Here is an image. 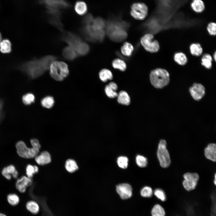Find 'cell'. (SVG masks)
<instances>
[{
    "label": "cell",
    "mask_w": 216,
    "mask_h": 216,
    "mask_svg": "<svg viewBox=\"0 0 216 216\" xmlns=\"http://www.w3.org/2000/svg\"><path fill=\"white\" fill-rule=\"evenodd\" d=\"M74 50L78 55L83 56L88 53L89 47L86 43L82 41L75 47Z\"/></svg>",
    "instance_id": "cell-22"
},
{
    "label": "cell",
    "mask_w": 216,
    "mask_h": 216,
    "mask_svg": "<svg viewBox=\"0 0 216 216\" xmlns=\"http://www.w3.org/2000/svg\"><path fill=\"white\" fill-rule=\"evenodd\" d=\"M32 183L31 178L23 176L17 179L16 183V187L20 192L23 193L26 191L27 187L31 185Z\"/></svg>",
    "instance_id": "cell-15"
},
{
    "label": "cell",
    "mask_w": 216,
    "mask_h": 216,
    "mask_svg": "<svg viewBox=\"0 0 216 216\" xmlns=\"http://www.w3.org/2000/svg\"><path fill=\"white\" fill-rule=\"evenodd\" d=\"M50 68L51 76L56 81H62L69 74L68 65L62 62L54 61L51 64Z\"/></svg>",
    "instance_id": "cell-4"
},
{
    "label": "cell",
    "mask_w": 216,
    "mask_h": 216,
    "mask_svg": "<svg viewBox=\"0 0 216 216\" xmlns=\"http://www.w3.org/2000/svg\"><path fill=\"white\" fill-rule=\"evenodd\" d=\"M12 51V44L8 39H2L0 43V51L4 54L9 53Z\"/></svg>",
    "instance_id": "cell-23"
},
{
    "label": "cell",
    "mask_w": 216,
    "mask_h": 216,
    "mask_svg": "<svg viewBox=\"0 0 216 216\" xmlns=\"http://www.w3.org/2000/svg\"><path fill=\"white\" fill-rule=\"evenodd\" d=\"M62 53L64 58L69 61L74 60L78 56L74 49L69 46L63 49Z\"/></svg>",
    "instance_id": "cell-19"
},
{
    "label": "cell",
    "mask_w": 216,
    "mask_h": 216,
    "mask_svg": "<svg viewBox=\"0 0 216 216\" xmlns=\"http://www.w3.org/2000/svg\"><path fill=\"white\" fill-rule=\"evenodd\" d=\"M205 155L206 158L214 162L216 160V146L215 143L208 145L205 149Z\"/></svg>",
    "instance_id": "cell-17"
},
{
    "label": "cell",
    "mask_w": 216,
    "mask_h": 216,
    "mask_svg": "<svg viewBox=\"0 0 216 216\" xmlns=\"http://www.w3.org/2000/svg\"><path fill=\"white\" fill-rule=\"evenodd\" d=\"M99 77L102 81L106 82L108 80H111L113 78V75L110 70L108 69H104L99 72Z\"/></svg>",
    "instance_id": "cell-30"
},
{
    "label": "cell",
    "mask_w": 216,
    "mask_h": 216,
    "mask_svg": "<svg viewBox=\"0 0 216 216\" xmlns=\"http://www.w3.org/2000/svg\"><path fill=\"white\" fill-rule=\"evenodd\" d=\"M27 209L31 213L33 214H37L39 211V206L35 201H30L26 204Z\"/></svg>",
    "instance_id": "cell-33"
},
{
    "label": "cell",
    "mask_w": 216,
    "mask_h": 216,
    "mask_svg": "<svg viewBox=\"0 0 216 216\" xmlns=\"http://www.w3.org/2000/svg\"><path fill=\"white\" fill-rule=\"evenodd\" d=\"M65 167L66 170L70 173H73L78 169L76 162L72 159H68L66 161Z\"/></svg>",
    "instance_id": "cell-28"
},
{
    "label": "cell",
    "mask_w": 216,
    "mask_h": 216,
    "mask_svg": "<svg viewBox=\"0 0 216 216\" xmlns=\"http://www.w3.org/2000/svg\"><path fill=\"white\" fill-rule=\"evenodd\" d=\"M94 18L91 14H88L86 15L82 19V23L84 25L91 24Z\"/></svg>",
    "instance_id": "cell-45"
},
{
    "label": "cell",
    "mask_w": 216,
    "mask_h": 216,
    "mask_svg": "<svg viewBox=\"0 0 216 216\" xmlns=\"http://www.w3.org/2000/svg\"><path fill=\"white\" fill-rule=\"evenodd\" d=\"M213 58L214 59V60L216 61V53L215 52L214 54L213 55Z\"/></svg>",
    "instance_id": "cell-51"
},
{
    "label": "cell",
    "mask_w": 216,
    "mask_h": 216,
    "mask_svg": "<svg viewBox=\"0 0 216 216\" xmlns=\"http://www.w3.org/2000/svg\"><path fill=\"white\" fill-rule=\"evenodd\" d=\"M174 61L180 65L185 64L187 61V58L185 55L182 52L176 53L174 56Z\"/></svg>",
    "instance_id": "cell-32"
},
{
    "label": "cell",
    "mask_w": 216,
    "mask_h": 216,
    "mask_svg": "<svg viewBox=\"0 0 216 216\" xmlns=\"http://www.w3.org/2000/svg\"><path fill=\"white\" fill-rule=\"evenodd\" d=\"M106 21L102 18L98 17L94 18L91 24L93 30L95 31L104 30L106 26Z\"/></svg>",
    "instance_id": "cell-18"
},
{
    "label": "cell",
    "mask_w": 216,
    "mask_h": 216,
    "mask_svg": "<svg viewBox=\"0 0 216 216\" xmlns=\"http://www.w3.org/2000/svg\"><path fill=\"white\" fill-rule=\"evenodd\" d=\"M56 58L53 56L48 55L39 58H34L22 64L19 69L32 79L36 78L48 70L51 64Z\"/></svg>",
    "instance_id": "cell-1"
},
{
    "label": "cell",
    "mask_w": 216,
    "mask_h": 216,
    "mask_svg": "<svg viewBox=\"0 0 216 216\" xmlns=\"http://www.w3.org/2000/svg\"><path fill=\"white\" fill-rule=\"evenodd\" d=\"M117 101L120 104L128 105L130 103V97L125 91H120L117 95Z\"/></svg>",
    "instance_id": "cell-25"
},
{
    "label": "cell",
    "mask_w": 216,
    "mask_h": 216,
    "mask_svg": "<svg viewBox=\"0 0 216 216\" xmlns=\"http://www.w3.org/2000/svg\"><path fill=\"white\" fill-rule=\"evenodd\" d=\"M189 92L193 98L196 100L198 101L204 96L205 89L202 84L195 83L190 88Z\"/></svg>",
    "instance_id": "cell-12"
},
{
    "label": "cell",
    "mask_w": 216,
    "mask_h": 216,
    "mask_svg": "<svg viewBox=\"0 0 216 216\" xmlns=\"http://www.w3.org/2000/svg\"><path fill=\"white\" fill-rule=\"evenodd\" d=\"M154 194L159 199L162 201H164L166 200V196L164 192L160 188L156 189L154 191Z\"/></svg>",
    "instance_id": "cell-43"
},
{
    "label": "cell",
    "mask_w": 216,
    "mask_h": 216,
    "mask_svg": "<svg viewBox=\"0 0 216 216\" xmlns=\"http://www.w3.org/2000/svg\"><path fill=\"white\" fill-rule=\"evenodd\" d=\"M7 199L8 203L13 206L17 205L20 201L19 197L15 194H9L7 196Z\"/></svg>",
    "instance_id": "cell-39"
},
{
    "label": "cell",
    "mask_w": 216,
    "mask_h": 216,
    "mask_svg": "<svg viewBox=\"0 0 216 216\" xmlns=\"http://www.w3.org/2000/svg\"><path fill=\"white\" fill-rule=\"evenodd\" d=\"M190 51L192 55L198 56L201 55L203 50L199 44L194 43L190 46Z\"/></svg>",
    "instance_id": "cell-34"
},
{
    "label": "cell",
    "mask_w": 216,
    "mask_h": 216,
    "mask_svg": "<svg viewBox=\"0 0 216 216\" xmlns=\"http://www.w3.org/2000/svg\"><path fill=\"white\" fill-rule=\"evenodd\" d=\"M49 21L50 24L61 31H63V26L60 19V15L50 16Z\"/></svg>",
    "instance_id": "cell-27"
},
{
    "label": "cell",
    "mask_w": 216,
    "mask_h": 216,
    "mask_svg": "<svg viewBox=\"0 0 216 216\" xmlns=\"http://www.w3.org/2000/svg\"><path fill=\"white\" fill-rule=\"evenodd\" d=\"M26 171L27 176L31 178L34 174L38 172V168L36 165H32L29 164L26 166Z\"/></svg>",
    "instance_id": "cell-37"
},
{
    "label": "cell",
    "mask_w": 216,
    "mask_h": 216,
    "mask_svg": "<svg viewBox=\"0 0 216 216\" xmlns=\"http://www.w3.org/2000/svg\"><path fill=\"white\" fill-rule=\"evenodd\" d=\"M61 38L63 41L66 43L69 46L72 47L74 49L82 41L79 36L75 34L70 32L64 33Z\"/></svg>",
    "instance_id": "cell-14"
},
{
    "label": "cell",
    "mask_w": 216,
    "mask_h": 216,
    "mask_svg": "<svg viewBox=\"0 0 216 216\" xmlns=\"http://www.w3.org/2000/svg\"><path fill=\"white\" fill-rule=\"evenodd\" d=\"M112 65L115 69L121 71H124L126 68V64L125 62L122 59L116 58L112 62Z\"/></svg>",
    "instance_id": "cell-31"
},
{
    "label": "cell",
    "mask_w": 216,
    "mask_h": 216,
    "mask_svg": "<svg viewBox=\"0 0 216 216\" xmlns=\"http://www.w3.org/2000/svg\"><path fill=\"white\" fill-rule=\"evenodd\" d=\"M153 194L152 188L149 186H145L142 188L140 191L141 196L144 197L148 198L151 197Z\"/></svg>",
    "instance_id": "cell-42"
},
{
    "label": "cell",
    "mask_w": 216,
    "mask_h": 216,
    "mask_svg": "<svg viewBox=\"0 0 216 216\" xmlns=\"http://www.w3.org/2000/svg\"><path fill=\"white\" fill-rule=\"evenodd\" d=\"M212 58L211 56L208 54H204L201 59V64L206 68L209 69L212 66Z\"/></svg>",
    "instance_id": "cell-35"
},
{
    "label": "cell",
    "mask_w": 216,
    "mask_h": 216,
    "mask_svg": "<svg viewBox=\"0 0 216 216\" xmlns=\"http://www.w3.org/2000/svg\"><path fill=\"white\" fill-rule=\"evenodd\" d=\"M0 216H6L5 214L0 213Z\"/></svg>",
    "instance_id": "cell-54"
},
{
    "label": "cell",
    "mask_w": 216,
    "mask_h": 216,
    "mask_svg": "<svg viewBox=\"0 0 216 216\" xmlns=\"http://www.w3.org/2000/svg\"><path fill=\"white\" fill-rule=\"evenodd\" d=\"M151 84L154 87L161 88L166 86L170 82V75L166 70L158 68L152 70L150 75Z\"/></svg>",
    "instance_id": "cell-3"
},
{
    "label": "cell",
    "mask_w": 216,
    "mask_h": 216,
    "mask_svg": "<svg viewBox=\"0 0 216 216\" xmlns=\"http://www.w3.org/2000/svg\"><path fill=\"white\" fill-rule=\"evenodd\" d=\"M117 88V84L114 82H111L106 86L105 91L108 97L114 98L117 96L118 94L116 92Z\"/></svg>",
    "instance_id": "cell-20"
},
{
    "label": "cell",
    "mask_w": 216,
    "mask_h": 216,
    "mask_svg": "<svg viewBox=\"0 0 216 216\" xmlns=\"http://www.w3.org/2000/svg\"><path fill=\"white\" fill-rule=\"evenodd\" d=\"M74 10L78 15H82L86 13L88 10L86 4L82 1H77L75 4Z\"/></svg>",
    "instance_id": "cell-24"
},
{
    "label": "cell",
    "mask_w": 216,
    "mask_h": 216,
    "mask_svg": "<svg viewBox=\"0 0 216 216\" xmlns=\"http://www.w3.org/2000/svg\"><path fill=\"white\" fill-rule=\"evenodd\" d=\"M128 159L126 157L121 156L118 158L117 161L120 167L124 169L128 167Z\"/></svg>",
    "instance_id": "cell-40"
},
{
    "label": "cell",
    "mask_w": 216,
    "mask_h": 216,
    "mask_svg": "<svg viewBox=\"0 0 216 216\" xmlns=\"http://www.w3.org/2000/svg\"><path fill=\"white\" fill-rule=\"evenodd\" d=\"M136 162L139 166L141 167H146L147 164V158L144 156L138 155L136 158Z\"/></svg>",
    "instance_id": "cell-41"
},
{
    "label": "cell",
    "mask_w": 216,
    "mask_h": 216,
    "mask_svg": "<svg viewBox=\"0 0 216 216\" xmlns=\"http://www.w3.org/2000/svg\"><path fill=\"white\" fill-rule=\"evenodd\" d=\"M34 158L36 162L40 165L47 164L51 161L50 155L46 151H43L39 154H38Z\"/></svg>",
    "instance_id": "cell-16"
},
{
    "label": "cell",
    "mask_w": 216,
    "mask_h": 216,
    "mask_svg": "<svg viewBox=\"0 0 216 216\" xmlns=\"http://www.w3.org/2000/svg\"><path fill=\"white\" fill-rule=\"evenodd\" d=\"M91 24L84 25L81 29V33L85 39L89 41L101 42L104 38L105 31H94L92 28Z\"/></svg>",
    "instance_id": "cell-5"
},
{
    "label": "cell",
    "mask_w": 216,
    "mask_h": 216,
    "mask_svg": "<svg viewBox=\"0 0 216 216\" xmlns=\"http://www.w3.org/2000/svg\"><path fill=\"white\" fill-rule=\"evenodd\" d=\"M2 40V35L1 33L0 32V43Z\"/></svg>",
    "instance_id": "cell-53"
},
{
    "label": "cell",
    "mask_w": 216,
    "mask_h": 216,
    "mask_svg": "<svg viewBox=\"0 0 216 216\" xmlns=\"http://www.w3.org/2000/svg\"><path fill=\"white\" fill-rule=\"evenodd\" d=\"M134 50L132 45L127 42L124 43L121 49L122 55L127 57L130 56L132 55Z\"/></svg>",
    "instance_id": "cell-26"
},
{
    "label": "cell",
    "mask_w": 216,
    "mask_h": 216,
    "mask_svg": "<svg viewBox=\"0 0 216 216\" xmlns=\"http://www.w3.org/2000/svg\"><path fill=\"white\" fill-rule=\"evenodd\" d=\"M41 103L43 107L49 109L53 106L54 104V100L52 97L47 96L42 99Z\"/></svg>",
    "instance_id": "cell-36"
},
{
    "label": "cell",
    "mask_w": 216,
    "mask_h": 216,
    "mask_svg": "<svg viewBox=\"0 0 216 216\" xmlns=\"http://www.w3.org/2000/svg\"><path fill=\"white\" fill-rule=\"evenodd\" d=\"M3 103V101L0 99V122L2 121L4 118V114L2 112V108Z\"/></svg>",
    "instance_id": "cell-49"
},
{
    "label": "cell",
    "mask_w": 216,
    "mask_h": 216,
    "mask_svg": "<svg viewBox=\"0 0 216 216\" xmlns=\"http://www.w3.org/2000/svg\"><path fill=\"white\" fill-rule=\"evenodd\" d=\"M116 191L120 198L126 200L130 198L132 195V189L131 186L127 183L119 184L116 187Z\"/></svg>",
    "instance_id": "cell-13"
},
{
    "label": "cell",
    "mask_w": 216,
    "mask_h": 216,
    "mask_svg": "<svg viewBox=\"0 0 216 216\" xmlns=\"http://www.w3.org/2000/svg\"><path fill=\"white\" fill-rule=\"evenodd\" d=\"M13 177L15 178H17L18 175V172L17 170H16L12 175Z\"/></svg>",
    "instance_id": "cell-50"
},
{
    "label": "cell",
    "mask_w": 216,
    "mask_h": 216,
    "mask_svg": "<svg viewBox=\"0 0 216 216\" xmlns=\"http://www.w3.org/2000/svg\"><path fill=\"white\" fill-rule=\"evenodd\" d=\"M16 152L20 157L25 158H32L38 154L40 149L32 147L28 148L25 142L22 141L17 142L16 145Z\"/></svg>",
    "instance_id": "cell-8"
},
{
    "label": "cell",
    "mask_w": 216,
    "mask_h": 216,
    "mask_svg": "<svg viewBox=\"0 0 216 216\" xmlns=\"http://www.w3.org/2000/svg\"><path fill=\"white\" fill-rule=\"evenodd\" d=\"M6 167L8 172L11 175L16 170L15 166L13 165H9Z\"/></svg>",
    "instance_id": "cell-48"
},
{
    "label": "cell",
    "mask_w": 216,
    "mask_h": 216,
    "mask_svg": "<svg viewBox=\"0 0 216 216\" xmlns=\"http://www.w3.org/2000/svg\"><path fill=\"white\" fill-rule=\"evenodd\" d=\"M166 145V141L164 140H161L159 143L157 152L160 164L161 167L164 168L169 166L171 163L169 153Z\"/></svg>",
    "instance_id": "cell-7"
},
{
    "label": "cell",
    "mask_w": 216,
    "mask_h": 216,
    "mask_svg": "<svg viewBox=\"0 0 216 216\" xmlns=\"http://www.w3.org/2000/svg\"><path fill=\"white\" fill-rule=\"evenodd\" d=\"M35 97L31 93H28L23 96L22 100L23 103L26 105H28L34 102L35 101Z\"/></svg>",
    "instance_id": "cell-38"
},
{
    "label": "cell",
    "mask_w": 216,
    "mask_h": 216,
    "mask_svg": "<svg viewBox=\"0 0 216 216\" xmlns=\"http://www.w3.org/2000/svg\"><path fill=\"white\" fill-rule=\"evenodd\" d=\"M165 214L164 208L159 204H155L151 210V216H165Z\"/></svg>",
    "instance_id": "cell-29"
},
{
    "label": "cell",
    "mask_w": 216,
    "mask_h": 216,
    "mask_svg": "<svg viewBox=\"0 0 216 216\" xmlns=\"http://www.w3.org/2000/svg\"><path fill=\"white\" fill-rule=\"evenodd\" d=\"M148 6L143 2L134 3L130 7V14L136 20L145 19L148 15Z\"/></svg>",
    "instance_id": "cell-6"
},
{
    "label": "cell",
    "mask_w": 216,
    "mask_h": 216,
    "mask_svg": "<svg viewBox=\"0 0 216 216\" xmlns=\"http://www.w3.org/2000/svg\"><path fill=\"white\" fill-rule=\"evenodd\" d=\"M2 175L7 179L10 180L11 178V176L7 171L6 167H4L2 170Z\"/></svg>",
    "instance_id": "cell-47"
},
{
    "label": "cell",
    "mask_w": 216,
    "mask_h": 216,
    "mask_svg": "<svg viewBox=\"0 0 216 216\" xmlns=\"http://www.w3.org/2000/svg\"><path fill=\"white\" fill-rule=\"evenodd\" d=\"M130 24L119 17L109 18L106 21L105 33L112 40L121 42L125 39L128 36L127 31Z\"/></svg>",
    "instance_id": "cell-2"
},
{
    "label": "cell",
    "mask_w": 216,
    "mask_h": 216,
    "mask_svg": "<svg viewBox=\"0 0 216 216\" xmlns=\"http://www.w3.org/2000/svg\"><path fill=\"white\" fill-rule=\"evenodd\" d=\"M191 7L195 13H200L205 9V5L202 0H193L190 4Z\"/></svg>",
    "instance_id": "cell-21"
},
{
    "label": "cell",
    "mask_w": 216,
    "mask_h": 216,
    "mask_svg": "<svg viewBox=\"0 0 216 216\" xmlns=\"http://www.w3.org/2000/svg\"><path fill=\"white\" fill-rule=\"evenodd\" d=\"M153 35L150 33L145 34L141 39V43L147 51L154 53L157 52L160 48L159 43L153 40Z\"/></svg>",
    "instance_id": "cell-9"
},
{
    "label": "cell",
    "mask_w": 216,
    "mask_h": 216,
    "mask_svg": "<svg viewBox=\"0 0 216 216\" xmlns=\"http://www.w3.org/2000/svg\"><path fill=\"white\" fill-rule=\"evenodd\" d=\"M184 179L182 184L184 188L188 191L194 189L199 179L198 175L195 173L187 172L183 176Z\"/></svg>",
    "instance_id": "cell-10"
},
{
    "label": "cell",
    "mask_w": 216,
    "mask_h": 216,
    "mask_svg": "<svg viewBox=\"0 0 216 216\" xmlns=\"http://www.w3.org/2000/svg\"><path fill=\"white\" fill-rule=\"evenodd\" d=\"M216 174H215V176H214V184H215V185L216 184Z\"/></svg>",
    "instance_id": "cell-52"
},
{
    "label": "cell",
    "mask_w": 216,
    "mask_h": 216,
    "mask_svg": "<svg viewBox=\"0 0 216 216\" xmlns=\"http://www.w3.org/2000/svg\"><path fill=\"white\" fill-rule=\"evenodd\" d=\"M30 142L32 147L40 149L41 146L38 140L35 139H32L30 140Z\"/></svg>",
    "instance_id": "cell-46"
},
{
    "label": "cell",
    "mask_w": 216,
    "mask_h": 216,
    "mask_svg": "<svg viewBox=\"0 0 216 216\" xmlns=\"http://www.w3.org/2000/svg\"><path fill=\"white\" fill-rule=\"evenodd\" d=\"M47 10H60L69 7V4L64 0H42Z\"/></svg>",
    "instance_id": "cell-11"
},
{
    "label": "cell",
    "mask_w": 216,
    "mask_h": 216,
    "mask_svg": "<svg viewBox=\"0 0 216 216\" xmlns=\"http://www.w3.org/2000/svg\"><path fill=\"white\" fill-rule=\"evenodd\" d=\"M207 29L210 35H215L216 34V24L215 22H209L207 25Z\"/></svg>",
    "instance_id": "cell-44"
}]
</instances>
